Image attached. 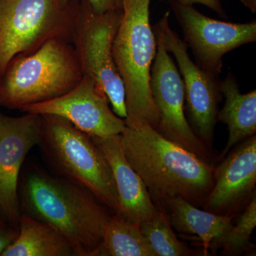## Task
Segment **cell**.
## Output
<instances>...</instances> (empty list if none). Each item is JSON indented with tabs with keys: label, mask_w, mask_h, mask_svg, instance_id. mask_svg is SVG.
Segmentation results:
<instances>
[{
	"label": "cell",
	"mask_w": 256,
	"mask_h": 256,
	"mask_svg": "<svg viewBox=\"0 0 256 256\" xmlns=\"http://www.w3.org/2000/svg\"><path fill=\"white\" fill-rule=\"evenodd\" d=\"M120 136L124 156L158 208L180 197L203 206L214 184V166L164 137L148 124L126 126Z\"/></svg>",
	"instance_id": "6da1fadb"
},
{
	"label": "cell",
	"mask_w": 256,
	"mask_h": 256,
	"mask_svg": "<svg viewBox=\"0 0 256 256\" xmlns=\"http://www.w3.org/2000/svg\"><path fill=\"white\" fill-rule=\"evenodd\" d=\"M40 116L28 114L10 117L0 112V213L18 222V186L26 156L40 140Z\"/></svg>",
	"instance_id": "7c38bea8"
},
{
	"label": "cell",
	"mask_w": 256,
	"mask_h": 256,
	"mask_svg": "<svg viewBox=\"0 0 256 256\" xmlns=\"http://www.w3.org/2000/svg\"><path fill=\"white\" fill-rule=\"evenodd\" d=\"M239 144L215 168L214 184L203 205L207 212L232 216L256 194V134Z\"/></svg>",
	"instance_id": "4fadbf2b"
},
{
	"label": "cell",
	"mask_w": 256,
	"mask_h": 256,
	"mask_svg": "<svg viewBox=\"0 0 256 256\" xmlns=\"http://www.w3.org/2000/svg\"><path fill=\"white\" fill-rule=\"evenodd\" d=\"M122 14V10L97 13L87 2L76 16L70 38L82 74L90 77L105 92L112 111L124 120L127 112L124 85L112 54Z\"/></svg>",
	"instance_id": "52a82bcc"
},
{
	"label": "cell",
	"mask_w": 256,
	"mask_h": 256,
	"mask_svg": "<svg viewBox=\"0 0 256 256\" xmlns=\"http://www.w3.org/2000/svg\"><path fill=\"white\" fill-rule=\"evenodd\" d=\"M256 226V194L247 205L246 208L237 220L236 224L232 226L225 233L210 242L212 250L222 249L224 255L238 256L249 250L252 245L250 237Z\"/></svg>",
	"instance_id": "ffe728a7"
},
{
	"label": "cell",
	"mask_w": 256,
	"mask_h": 256,
	"mask_svg": "<svg viewBox=\"0 0 256 256\" xmlns=\"http://www.w3.org/2000/svg\"><path fill=\"white\" fill-rule=\"evenodd\" d=\"M109 104L105 92L90 77L84 75L66 94L25 106L21 110L58 116L88 136L104 138L120 134L126 127L124 120L114 114Z\"/></svg>",
	"instance_id": "8fae6325"
},
{
	"label": "cell",
	"mask_w": 256,
	"mask_h": 256,
	"mask_svg": "<svg viewBox=\"0 0 256 256\" xmlns=\"http://www.w3.org/2000/svg\"><path fill=\"white\" fill-rule=\"evenodd\" d=\"M98 256H156L139 224L119 214L111 215L106 224Z\"/></svg>",
	"instance_id": "ac0fdd59"
},
{
	"label": "cell",
	"mask_w": 256,
	"mask_h": 256,
	"mask_svg": "<svg viewBox=\"0 0 256 256\" xmlns=\"http://www.w3.org/2000/svg\"><path fill=\"white\" fill-rule=\"evenodd\" d=\"M110 164L118 196L119 214L140 224L159 212L142 180L129 164L121 146L120 136L92 137Z\"/></svg>",
	"instance_id": "5bb4252c"
},
{
	"label": "cell",
	"mask_w": 256,
	"mask_h": 256,
	"mask_svg": "<svg viewBox=\"0 0 256 256\" xmlns=\"http://www.w3.org/2000/svg\"><path fill=\"white\" fill-rule=\"evenodd\" d=\"M170 12L153 26L162 38L165 48L174 55L184 87L185 104L194 132L208 148L213 142L222 98L217 77L200 68L190 58L188 45L170 28Z\"/></svg>",
	"instance_id": "ba28073f"
},
{
	"label": "cell",
	"mask_w": 256,
	"mask_h": 256,
	"mask_svg": "<svg viewBox=\"0 0 256 256\" xmlns=\"http://www.w3.org/2000/svg\"><path fill=\"white\" fill-rule=\"evenodd\" d=\"M26 214L56 229L75 256H98L108 208L84 186L33 168L22 185Z\"/></svg>",
	"instance_id": "7a4b0ae2"
},
{
	"label": "cell",
	"mask_w": 256,
	"mask_h": 256,
	"mask_svg": "<svg viewBox=\"0 0 256 256\" xmlns=\"http://www.w3.org/2000/svg\"><path fill=\"white\" fill-rule=\"evenodd\" d=\"M225 102L217 114V121L228 127V138L222 156L256 132V90L242 94L236 78L229 73L220 82Z\"/></svg>",
	"instance_id": "9a60e30c"
},
{
	"label": "cell",
	"mask_w": 256,
	"mask_h": 256,
	"mask_svg": "<svg viewBox=\"0 0 256 256\" xmlns=\"http://www.w3.org/2000/svg\"><path fill=\"white\" fill-rule=\"evenodd\" d=\"M170 3L197 65L216 77L222 73L226 54L256 41V20L244 24L228 22L205 16L178 0H170Z\"/></svg>",
	"instance_id": "30bf717a"
},
{
	"label": "cell",
	"mask_w": 256,
	"mask_h": 256,
	"mask_svg": "<svg viewBox=\"0 0 256 256\" xmlns=\"http://www.w3.org/2000/svg\"><path fill=\"white\" fill-rule=\"evenodd\" d=\"M65 6L60 0H0V78L16 56L72 37L76 14Z\"/></svg>",
	"instance_id": "8992f818"
},
{
	"label": "cell",
	"mask_w": 256,
	"mask_h": 256,
	"mask_svg": "<svg viewBox=\"0 0 256 256\" xmlns=\"http://www.w3.org/2000/svg\"><path fill=\"white\" fill-rule=\"evenodd\" d=\"M122 18L112 45L114 63L124 82L126 126L148 124L158 129L160 114L150 89L151 69L156 52L150 22L151 0H122Z\"/></svg>",
	"instance_id": "3957f363"
},
{
	"label": "cell",
	"mask_w": 256,
	"mask_h": 256,
	"mask_svg": "<svg viewBox=\"0 0 256 256\" xmlns=\"http://www.w3.org/2000/svg\"><path fill=\"white\" fill-rule=\"evenodd\" d=\"M164 210L172 228L180 233L196 235L202 240L207 255L210 242L233 226V216L202 210L180 197L170 198L160 207Z\"/></svg>",
	"instance_id": "2e32d148"
},
{
	"label": "cell",
	"mask_w": 256,
	"mask_h": 256,
	"mask_svg": "<svg viewBox=\"0 0 256 256\" xmlns=\"http://www.w3.org/2000/svg\"><path fill=\"white\" fill-rule=\"evenodd\" d=\"M178 1L181 4L190 5V6L194 4H203L214 11L222 18H225L226 16L225 11L222 8L220 0H178Z\"/></svg>",
	"instance_id": "7402d4cb"
},
{
	"label": "cell",
	"mask_w": 256,
	"mask_h": 256,
	"mask_svg": "<svg viewBox=\"0 0 256 256\" xmlns=\"http://www.w3.org/2000/svg\"><path fill=\"white\" fill-rule=\"evenodd\" d=\"M82 76L74 46L64 38H52L12 60L1 78L0 106L21 110L52 100L74 88Z\"/></svg>",
	"instance_id": "277c9868"
},
{
	"label": "cell",
	"mask_w": 256,
	"mask_h": 256,
	"mask_svg": "<svg viewBox=\"0 0 256 256\" xmlns=\"http://www.w3.org/2000/svg\"><path fill=\"white\" fill-rule=\"evenodd\" d=\"M20 232L2 256H75L70 242L56 229L26 214L21 215Z\"/></svg>",
	"instance_id": "e0dca14e"
},
{
	"label": "cell",
	"mask_w": 256,
	"mask_h": 256,
	"mask_svg": "<svg viewBox=\"0 0 256 256\" xmlns=\"http://www.w3.org/2000/svg\"><path fill=\"white\" fill-rule=\"evenodd\" d=\"M94 12L97 13H106L108 12L121 11L122 9V0H86ZM69 0H60V2L66 6Z\"/></svg>",
	"instance_id": "44dd1931"
},
{
	"label": "cell",
	"mask_w": 256,
	"mask_h": 256,
	"mask_svg": "<svg viewBox=\"0 0 256 256\" xmlns=\"http://www.w3.org/2000/svg\"><path fill=\"white\" fill-rule=\"evenodd\" d=\"M38 144L60 176L87 188L114 214H119L112 170L90 136L62 118L41 114Z\"/></svg>",
	"instance_id": "5b68a950"
},
{
	"label": "cell",
	"mask_w": 256,
	"mask_h": 256,
	"mask_svg": "<svg viewBox=\"0 0 256 256\" xmlns=\"http://www.w3.org/2000/svg\"><path fill=\"white\" fill-rule=\"evenodd\" d=\"M139 226L156 256H204L203 252L192 250L178 240L161 208L156 215L141 222Z\"/></svg>",
	"instance_id": "d6986e66"
},
{
	"label": "cell",
	"mask_w": 256,
	"mask_h": 256,
	"mask_svg": "<svg viewBox=\"0 0 256 256\" xmlns=\"http://www.w3.org/2000/svg\"><path fill=\"white\" fill-rule=\"evenodd\" d=\"M246 8L252 12L254 14L256 12V0H240Z\"/></svg>",
	"instance_id": "cb8c5ba5"
},
{
	"label": "cell",
	"mask_w": 256,
	"mask_h": 256,
	"mask_svg": "<svg viewBox=\"0 0 256 256\" xmlns=\"http://www.w3.org/2000/svg\"><path fill=\"white\" fill-rule=\"evenodd\" d=\"M18 233L14 230H6L0 229V256L12 244Z\"/></svg>",
	"instance_id": "603a6c76"
},
{
	"label": "cell",
	"mask_w": 256,
	"mask_h": 256,
	"mask_svg": "<svg viewBox=\"0 0 256 256\" xmlns=\"http://www.w3.org/2000/svg\"><path fill=\"white\" fill-rule=\"evenodd\" d=\"M154 34L156 52L151 69L150 89L160 114L156 130L170 140L208 161V148L194 132L185 116L184 87L181 74L165 48L162 37L156 32Z\"/></svg>",
	"instance_id": "9c48e42d"
}]
</instances>
